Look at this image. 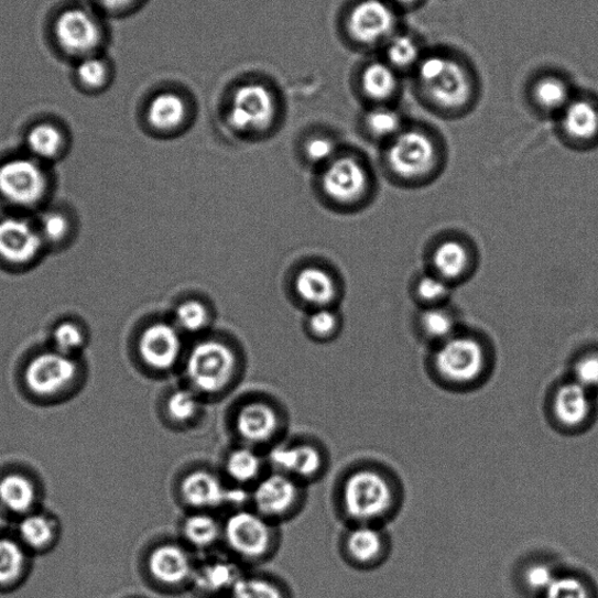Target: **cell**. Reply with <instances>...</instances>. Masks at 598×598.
<instances>
[{"instance_id": "8", "label": "cell", "mask_w": 598, "mask_h": 598, "mask_svg": "<svg viewBox=\"0 0 598 598\" xmlns=\"http://www.w3.org/2000/svg\"><path fill=\"white\" fill-rule=\"evenodd\" d=\"M269 469L282 472L308 487L318 483L329 471L330 455L313 437L284 438L265 453Z\"/></svg>"}, {"instance_id": "39", "label": "cell", "mask_w": 598, "mask_h": 598, "mask_svg": "<svg viewBox=\"0 0 598 598\" xmlns=\"http://www.w3.org/2000/svg\"><path fill=\"white\" fill-rule=\"evenodd\" d=\"M23 543L35 551L48 547L56 535L54 520L46 514H30L19 525Z\"/></svg>"}, {"instance_id": "5", "label": "cell", "mask_w": 598, "mask_h": 598, "mask_svg": "<svg viewBox=\"0 0 598 598\" xmlns=\"http://www.w3.org/2000/svg\"><path fill=\"white\" fill-rule=\"evenodd\" d=\"M281 526L250 507L224 515L222 551L246 569L260 568L276 556Z\"/></svg>"}, {"instance_id": "1", "label": "cell", "mask_w": 598, "mask_h": 598, "mask_svg": "<svg viewBox=\"0 0 598 598\" xmlns=\"http://www.w3.org/2000/svg\"><path fill=\"white\" fill-rule=\"evenodd\" d=\"M414 99L442 120L471 113L483 96V80L465 51L450 45L430 46L409 80Z\"/></svg>"}, {"instance_id": "41", "label": "cell", "mask_w": 598, "mask_h": 598, "mask_svg": "<svg viewBox=\"0 0 598 598\" xmlns=\"http://www.w3.org/2000/svg\"><path fill=\"white\" fill-rule=\"evenodd\" d=\"M26 556L21 546L9 539H0V586L14 584L22 576Z\"/></svg>"}, {"instance_id": "18", "label": "cell", "mask_w": 598, "mask_h": 598, "mask_svg": "<svg viewBox=\"0 0 598 598\" xmlns=\"http://www.w3.org/2000/svg\"><path fill=\"white\" fill-rule=\"evenodd\" d=\"M54 35L62 50L80 61L96 54L104 42V30L98 18L83 8L61 13L54 24Z\"/></svg>"}, {"instance_id": "27", "label": "cell", "mask_w": 598, "mask_h": 598, "mask_svg": "<svg viewBox=\"0 0 598 598\" xmlns=\"http://www.w3.org/2000/svg\"><path fill=\"white\" fill-rule=\"evenodd\" d=\"M475 260L468 242L459 238H446L433 249L431 272L455 286L471 275Z\"/></svg>"}, {"instance_id": "25", "label": "cell", "mask_w": 598, "mask_h": 598, "mask_svg": "<svg viewBox=\"0 0 598 598\" xmlns=\"http://www.w3.org/2000/svg\"><path fill=\"white\" fill-rule=\"evenodd\" d=\"M177 537L198 556L222 550L224 515L208 511L184 512Z\"/></svg>"}, {"instance_id": "44", "label": "cell", "mask_w": 598, "mask_h": 598, "mask_svg": "<svg viewBox=\"0 0 598 598\" xmlns=\"http://www.w3.org/2000/svg\"><path fill=\"white\" fill-rule=\"evenodd\" d=\"M53 343L55 351L73 357L83 349L86 337L79 325L64 322L55 327Z\"/></svg>"}, {"instance_id": "21", "label": "cell", "mask_w": 598, "mask_h": 598, "mask_svg": "<svg viewBox=\"0 0 598 598\" xmlns=\"http://www.w3.org/2000/svg\"><path fill=\"white\" fill-rule=\"evenodd\" d=\"M244 570L222 550L200 555L189 590L202 597H227Z\"/></svg>"}, {"instance_id": "22", "label": "cell", "mask_w": 598, "mask_h": 598, "mask_svg": "<svg viewBox=\"0 0 598 598\" xmlns=\"http://www.w3.org/2000/svg\"><path fill=\"white\" fill-rule=\"evenodd\" d=\"M208 403L195 391L181 383L161 395L159 414L164 427L188 433L198 430L207 415Z\"/></svg>"}, {"instance_id": "45", "label": "cell", "mask_w": 598, "mask_h": 598, "mask_svg": "<svg viewBox=\"0 0 598 598\" xmlns=\"http://www.w3.org/2000/svg\"><path fill=\"white\" fill-rule=\"evenodd\" d=\"M37 229L45 243H59L68 236L70 224L66 216L57 211H47L39 222Z\"/></svg>"}, {"instance_id": "11", "label": "cell", "mask_w": 598, "mask_h": 598, "mask_svg": "<svg viewBox=\"0 0 598 598\" xmlns=\"http://www.w3.org/2000/svg\"><path fill=\"white\" fill-rule=\"evenodd\" d=\"M403 18L388 0H357L347 14L346 31L358 47L379 53L404 25Z\"/></svg>"}, {"instance_id": "14", "label": "cell", "mask_w": 598, "mask_h": 598, "mask_svg": "<svg viewBox=\"0 0 598 598\" xmlns=\"http://www.w3.org/2000/svg\"><path fill=\"white\" fill-rule=\"evenodd\" d=\"M138 351L144 369L164 378L181 370L186 352L182 333L175 324L153 323L142 333Z\"/></svg>"}, {"instance_id": "43", "label": "cell", "mask_w": 598, "mask_h": 598, "mask_svg": "<svg viewBox=\"0 0 598 598\" xmlns=\"http://www.w3.org/2000/svg\"><path fill=\"white\" fill-rule=\"evenodd\" d=\"M306 326L313 338L320 341L330 340L339 331L340 318L333 307L316 308L307 317Z\"/></svg>"}, {"instance_id": "46", "label": "cell", "mask_w": 598, "mask_h": 598, "mask_svg": "<svg viewBox=\"0 0 598 598\" xmlns=\"http://www.w3.org/2000/svg\"><path fill=\"white\" fill-rule=\"evenodd\" d=\"M304 153L308 162L325 166L337 157V145L330 138L316 137L305 143Z\"/></svg>"}, {"instance_id": "38", "label": "cell", "mask_w": 598, "mask_h": 598, "mask_svg": "<svg viewBox=\"0 0 598 598\" xmlns=\"http://www.w3.org/2000/svg\"><path fill=\"white\" fill-rule=\"evenodd\" d=\"M454 285L433 272L420 275L413 285L415 301L422 307L448 304Z\"/></svg>"}, {"instance_id": "35", "label": "cell", "mask_w": 598, "mask_h": 598, "mask_svg": "<svg viewBox=\"0 0 598 598\" xmlns=\"http://www.w3.org/2000/svg\"><path fill=\"white\" fill-rule=\"evenodd\" d=\"M226 598H287V594L279 577L253 568L242 573Z\"/></svg>"}, {"instance_id": "29", "label": "cell", "mask_w": 598, "mask_h": 598, "mask_svg": "<svg viewBox=\"0 0 598 598\" xmlns=\"http://www.w3.org/2000/svg\"><path fill=\"white\" fill-rule=\"evenodd\" d=\"M430 46L418 32L403 25L382 46L378 55L409 81Z\"/></svg>"}, {"instance_id": "10", "label": "cell", "mask_w": 598, "mask_h": 598, "mask_svg": "<svg viewBox=\"0 0 598 598\" xmlns=\"http://www.w3.org/2000/svg\"><path fill=\"white\" fill-rule=\"evenodd\" d=\"M230 485L219 469L193 465L182 470L173 483V497L188 511H208L225 515L228 511Z\"/></svg>"}, {"instance_id": "32", "label": "cell", "mask_w": 598, "mask_h": 598, "mask_svg": "<svg viewBox=\"0 0 598 598\" xmlns=\"http://www.w3.org/2000/svg\"><path fill=\"white\" fill-rule=\"evenodd\" d=\"M409 122L399 106L369 107L362 116L365 133L382 146L394 140Z\"/></svg>"}, {"instance_id": "36", "label": "cell", "mask_w": 598, "mask_h": 598, "mask_svg": "<svg viewBox=\"0 0 598 598\" xmlns=\"http://www.w3.org/2000/svg\"><path fill=\"white\" fill-rule=\"evenodd\" d=\"M36 491L32 481L18 474L0 479V507L14 514H25L34 507Z\"/></svg>"}, {"instance_id": "52", "label": "cell", "mask_w": 598, "mask_h": 598, "mask_svg": "<svg viewBox=\"0 0 598 598\" xmlns=\"http://www.w3.org/2000/svg\"><path fill=\"white\" fill-rule=\"evenodd\" d=\"M7 525V519L4 515V509L0 507V531H2Z\"/></svg>"}, {"instance_id": "23", "label": "cell", "mask_w": 598, "mask_h": 598, "mask_svg": "<svg viewBox=\"0 0 598 598\" xmlns=\"http://www.w3.org/2000/svg\"><path fill=\"white\" fill-rule=\"evenodd\" d=\"M404 77L379 55L366 63L358 77L362 98L373 106H399L406 90Z\"/></svg>"}, {"instance_id": "30", "label": "cell", "mask_w": 598, "mask_h": 598, "mask_svg": "<svg viewBox=\"0 0 598 598\" xmlns=\"http://www.w3.org/2000/svg\"><path fill=\"white\" fill-rule=\"evenodd\" d=\"M294 285L301 301L313 306L314 311L333 307L339 296V287L335 276L317 265L301 269Z\"/></svg>"}, {"instance_id": "9", "label": "cell", "mask_w": 598, "mask_h": 598, "mask_svg": "<svg viewBox=\"0 0 598 598\" xmlns=\"http://www.w3.org/2000/svg\"><path fill=\"white\" fill-rule=\"evenodd\" d=\"M198 555L176 536H162L144 557L145 574L153 586L165 591L189 589Z\"/></svg>"}, {"instance_id": "50", "label": "cell", "mask_w": 598, "mask_h": 598, "mask_svg": "<svg viewBox=\"0 0 598 598\" xmlns=\"http://www.w3.org/2000/svg\"><path fill=\"white\" fill-rule=\"evenodd\" d=\"M388 2L403 17L417 12L428 3V0H388Z\"/></svg>"}, {"instance_id": "2", "label": "cell", "mask_w": 598, "mask_h": 598, "mask_svg": "<svg viewBox=\"0 0 598 598\" xmlns=\"http://www.w3.org/2000/svg\"><path fill=\"white\" fill-rule=\"evenodd\" d=\"M183 383L208 404L221 402L238 388L243 366L233 346L204 339L191 347L182 365Z\"/></svg>"}, {"instance_id": "20", "label": "cell", "mask_w": 598, "mask_h": 598, "mask_svg": "<svg viewBox=\"0 0 598 598\" xmlns=\"http://www.w3.org/2000/svg\"><path fill=\"white\" fill-rule=\"evenodd\" d=\"M79 366L74 357L57 351L44 352L31 360L25 371L29 390L39 396H53L75 380Z\"/></svg>"}, {"instance_id": "6", "label": "cell", "mask_w": 598, "mask_h": 598, "mask_svg": "<svg viewBox=\"0 0 598 598\" xmlns=\"http://www.w3.org/2000/svg\"><path fill=\"white\" fill-rule=\"evenodd\" d=\"M335 509L349 525H376L390 511L393 491L381 472L356 468L337 481Z\"/></svg>"}, {"instance_id": "28", "label": "cell", "mask_w": 598, "mask_h": 598, "mask_svg": "<svg viewBox=\"0 0 598 598\" xmlns=\"http://www.w3.org/2000/svg\"><path fill=\"white\" fill-rule=\"evenodd\" d=\"M339 550L347 564L368 568L383 554L384 536L376 525H349L340 536Z\"/></svg>"}, {"instance_id": "24", "label": "cell", "mask_w": 598, "mask_h": 598, "mask_svg": "<svg viewBox=\"0 0 598 598\" xmlns=\"http://www.w3.org/2000/svg\"><path fill=\"white\" fill-rule=\"evenodd\" d=\"M45 241L32 222L23 218L0 221V258L13 265H24L41 254Z\"/></svg>"}, {"instance_id": "47", "label": "cell", "mask_w": 598, "mask_h": 598, "mask_svg": "<svg viewBox=\"0 0 598 598\" xmlns=\"http://www.w3.org/2000/svg\"><path fill=\"white\" fill-rule=\"evenodd\" d=\"M545 594L546 598H590L585 584L572 576H557Z\"/></svg>"}, {"instance_id": "49", "label": "cell", "mask_w": 598, "mask_h": 598, "mask_svg": "<svg viewBox=\"0 0 598 598\" xmlns=\"http://www.w3.org/2000/svg\"><path fill=\"white\" fill-rule=\"evenodd\" d=\"M556 577L557 575L551 567L535 565L526 572L525 581L532 591L546 592Z\"/></svg>"}, {"instance_id": "40", "label": "cell", "mask_w": 598, "mask_h": 598, "mask_svg": "<svg viewBox=\"0 0 598 598\" xmlns=\"http://www.w3.org/2000/svg\"><path fill=\"white\" fill-rule=\"evenodd\" d=\"M211 322L208 306L199 300L182 302L175 311V324L183 334L198 335L207 329Z\"/></svg>"}, {"instance_id": "17", "label": "cell", "mask_w": 598, "mask_h": 598, "mask_svg": "<svg viewBox=\"0 0 598 598\" xmlns=\"http://www.w3.org/2000/svg\"><path fill=\"white\" fill-rule=\"evenodd\" d=\"M558 138L573 146L598 142V94L578 88L572 101L553 121Z\"/></svg>"}, {"instance_id": "15", "label": "cell", "mask_w": 598, "mask_h": 598, "mask_svg": "<svg viewBox=\"0 0 598 598\" xmlns=\"http://www.w3.org/2000/svg\"><path fill=\"white\" fill-rule=\"evenodd\" d=\"M577 89L569 74L562 69L543 68L530 76L524 86V99L539 118L554 121L572 101Z\"/></svg>"}, {"instance_id": "7", "label": "cell", "mask_w": 598, "mask_h": 598, "mask_svg": "<svg viewBox=\"0 0 598 598\" xmlns=\"http://www.w3.org/2000/svg\"><path fill=\"white\" fill-rule=\"evenodd\" d=\"M307 488L291 476L269 469L250 490V508L282 526L305 509Z\"/></svg>"}, {"instance_id": "31", "label": "cell", "mask_w": 598, "mask_h": 598, "mask_svg": "<svg viewBox=\"0 0 598 598\" xmlns=\"http://www.w3.org/2000/svg\"><path fill=\"white\" fill-rule=\"evenodd\" d=\"M591 392L574 380L562 385L554 399V413L567 427L581 426L591 413Z\"/></svg>"}, {"instance_id": "3", "label": "cell", "mask_w": 598, "mask_h": 598, "mask_svg": "<svg viewBox=\"0 0 598 598\" xmlns=\"http://www.w3.org/2000/svg\"><path fill=\"white\" fill-rule=\"evenodd\" d=\"M289 422L284 404L262 392L241 395L226 413V426L235 443L264 454L286 438Z\"/></svg>"}, {"instance_id": "42", "label": "cell", "mask_w": 598, "mask_h": 598, "mask_svg": "<svg viewBox=\"0 0 598 598\" xmlns=\"http://www.w3.org/2000/svg\"><path fill=\"white\" fill-rule=\"evenodd\" d=\"M77 80L89 89L104 88L109 80V66L99 55H89L76 67Z\"/></svg>"}, {"instance_id": "12", "label": "cell", "mask_w": 598, "mask_h": 598, "mask_svg": "<svg viewBox=\"0 0 598 598\" xmlns=\"http://www.w3.org/2000/svg\"><path fill=\"white\" fill-rule=\"evenodd\" d=\"M434 365L437 373L446 380L469 383L486 369V347L478 338L459 331L436 346Z\"/></svg>"}, {"instance_id": "34", "label": "cell", "mask_w": 598, "mask_h": 598, "mask_svg": "<svg viewBox=\"0 0 598 598\" xmlns=\"http://www.w3.org/2000/svg\"><path fill=\"white\" fill-rule=\"evenodd\" d=\"M187 106L181 95L165 91L154 96L148 108V121L157 131L178 129L186 120Z\"/></svg>"}, {"instance_id": "26", "label": "cell", "mask_w": 598, "mask_h": 598, "mask_svg": "<svg viewBox=\"0 0 598 598\" xmlns=\"http://www.w3.org/2000/svg\"><path fill=\"white\" fill-rule=\"evenodd\" d=\"M219 470L228 485L252 490L269 466L263 452L233 443L224 453Z\"/></svg>"}, {"instance_id": "4", "label": "cell", "mask_w": 598, "mask_h": 598, "mask_svg": "<svg viewBox=\"0 0 598 598\" xmlns=\"http://www.w3.org/2000/svg\"><path fill=\"white\" fill-rule=\"evenodd\" d=\"M383 148V162L390 175L404 184L434 180L443 161V141L435 128L412 121Z\"/></svg>"}, {"instance_id": "48", "label": "cell", "mask_w": 598, "mask_h": 598, "mask_svg": "<svg viewBox=\"0 0 598 598\" xmlns=\"http://www.w3.org/2000/svg\"><path fill=\"white\" fill-rule=\"evenodd\" d=\"M574 381L592 391L598 389V354H589L574 365Z\"/></svg>"}, {"instance_id": "33", "label": "cell", "mask_w": 598, "mask_h": 598, "mask_svg": "<svg viewBox=\"0 0 598 598\" xmlns=\"http://www.w3.org/2000/svg\"><path fill=\"white\" fill-rule=\"evenodd\" d=\"M417 327L422 336L436 346L460 331L458 317L448 304L422 307Z\"/></svg>"}, {"instance_id": "16", "label": "cell", "mask_w": 598, "mask_h": 598, "mask_svg": "<svg viewBox=\"0 0 598 598\" xmlns=\"http://www.w3.org/2000/svg\"><path fill=\"white\" fill-rule=\"evenodd\" d=\"M372 186L371 173L354 154L337 156L324 166L322 188L327 198L349 206L368 198Z\"/></svg>"}, {"instance_id": "37", "label": "cell", "mask_w": 598, "mask_h": 598, "mask_svg": "<svg viewBox=\"0 0 598 598\" xmlns=\"http://www.w3.org/2000/svg\"><path fill=\"white\" fill-rule=\"evenodd\" d=\"M32 157L39 162H50L59 156L65 145L63 131L54 124L34 126L26 140Z\"/></svg>"}, {"instance_id": "51", "label": "cell", "mask_w": 598, "mask_h": 598, "mask_svg": "<svg viewBox=\"0 0 598 598\" xmlns=\"http://www.w3.org/2000/svg\"><path fill=\"white\" fill-rule=\"evenodd\" d=\"M100 4L108 11L119 12L128 9L138 0H99Z\"/></svg>"}, {"instance_id": "19", "label": "cell", "mask_w": 598, "mask_h": 598, "mask_svg": "<svg viewBox=\"0 0 598 598\" xmlns=\"http://www.w3.org/2000/svg\"><path fill=\"white\" fill-rule=\"evenodd\" d=\"M275 116L273 93L261 84H247L235 93L228 120L238 131L260 132L273 124Z\"/></svg>"}, {"instance_id": "13", "label": "cell", "mask_w": 598, "mask_h": 598, "mask_svg": "<svg viewBox=\"0 0 598 598\" xmlns=\"http://www.w3.org/2000/svg\"><path fill=\"white\" fill-rule=\"evenodd\" d=\"M48 177L42 162L13 159L0 165V196L21 208H35L48 193Z\"/></svg>"}]
</instances>
